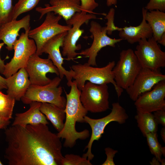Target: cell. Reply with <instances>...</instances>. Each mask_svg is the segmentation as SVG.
<instances>
[{
  "label": "cell",
  "instance_id": "cell-5",
  "mask_svg": "<svg viewBox=\"0 0 165 165\" xmlns=\"http://www.w3.org/2000/svg\"><path fill=\"white\" fill-rule=\"evenodd\" d=\"M112 106L111 112L102 118L93 119L86 116L84 117L85 123H88L91 127L92 133L89 141L85 148V150L87 149V152L82 156L90 161L94 157L91 152L93 143L94 141H98L101 137L106 126L113 121L120 124H123L129 117L125 109L118 102L113 103Z\"/></svg>",
  "mask_w": 165,
  "mask_h": 165
},
{
  "label": "cell",
  "instance_id": "cell-34",
  "mask_svg": "<svg viewBox=\"0 0 165 165\" xmlns=\"http://www.w3.org/2000/svg\"><path fill=\"white\" fill-rule=\"evenodd\" d=\"M153 115L157 123L165 127V109L155 112Z\"/></svg>",
  "mask_w": 165,
  "mask_h": 165
},
{
  "label": "cell",
  "instance_id": "cell-37",
  "mask_svg": "<svg viewBox=\"0 0 165 165\" xmlns=\"http://www.w3.org/2000/svg\"><path fill=\"white\" fill-rule=\"evenodd\" d=\"M7 88L6 78H4L0 75V90Z\"/></svg>",
  "mask_w": 165,
  "mask_h": 165
},
{
  "label": "cell",
  "instance_id": "cell-31",
  "mask_svg": "<svg viewBox=\"0 0 165 165\" xmlns=\"http://www.w3.org/2000/svg\"><path fill=\"white\" fill-rule=\"evenodd\" d=\"M81 12L89 13H94L93 11L98 6V4L95 0H80Z\"/></svg>",
  "mask_w": 165,
  "mask_h": 165
},
{
  "label": "cell",
  "instance_id": "cell-27",
  "mask_svg": "<svg viewBox=\"0 0 165 165\" xmlns=\"http://www.w3.org/2000/svg\"><path fill=\"white\" fill-rule=\"evenodd\" d=\"M40 0H18L13 8L11 20H16L21 14L34 9Z\"/></svg>",
  "mask_w": 165,
  "mask_h": 165
},
{
  "label": "cell",
  "instance_id": "cell-4",
  "mask_svg": "<svg viewBox=\"0 0 165 165\" xmlns=\"http://www.w3.org/2000/svg\"><path fill=\"white\" fill-rule=\"evenodd\" d=\"M61 79L57 76L51 79L46 85L31 84L21 100L24 104H29L34 101L47 103L64 109L66 100L61 96L62 87L59 86Z\"/></svg>",
  "mask_w": 165,
  "mask_h": 165
},
{
  "label": "cell",
  "instance_id": "cell-42",
  "mask_svg": "<svg viewBox=\"0 0 165 165\" xmlns=\"http://www.w3.org/2000/svg\"><path fill=\"white\" fill-rule=\"evenodd\" d=\"M160 162H161L162 165H165V160L164 159H161Z\"/></svg>",
  "mask_w": 165,
  "mask_h": 165
},
{
  "label": "cell",
  "instance_id": "cell-19",
  "mask_svg": "<svg viewBox=\"0 0 165 165\" xmlns=\"http://www.w3.org/2000/svg\"><path fill=\"white\" fill-rule=\"evenodd\" d=\"M144 7L142 9V19L140 24L136 26H126L118 28L119 35L120 38L127 40L130 44L138 42L143 38L148 39L152 37V31L151 27L145 19L147 11Z\"/></svg>",
  "mask_w": 165,
  "mask_h": 165
},
{
  "label": "cell",
  "instance_id": "cell-22",
  "mask_svg": "<svg viewBox=\"0 0 165 165\" xmlns=\"http://www.w3.org/2000/svg\"><path fill=\"white\" fill-rule=\"evenodd\" d=\"M40 110L58 132L61 130L64 126V121L65 118L64 109L51 104L41 103Z\"/></svg>",
  "mask_w": 165,
  "mask_h": 165
},
{
  "label": "cell",
  "instance_id": "cell-11",
  "mask_svg": "<svg viewBox=\"0 0 165 165\" xmlns=\"http://www.w3.org/2000/svg\"><path fill=\"white\" fill-rule=\"evenodd\" d=\"M134 53L142 68L158 70L165 66V52L152 37L138 42Z\"/></svg>",
  "mask_w": 165,
  "mask_h": 165
},
{
  "label": "cell",
  "instance_id": "cell-21",
  "mask_svg": "<svg viewBox=\"0 0 165 165\" xmlns=\"http://www.w3.org/2000/svg\"><path fill=\"white\" fill-rule=\"evenodd\" d=\"M41 104L38 102H32L29 104L30 108L27 111L16 114L12 125L25 127L29 124H49L46 117L40 110Z\"/></svg>",
  "mask_w": 165,
  "mask_h": 165
},
{
  "label": "cell",
  "instance_id": "cell-6",
  "mask_svg": "<svg viewBox=\"0 0 165 165\" xmlns=\"http://www.w3.org/2000/svg\"><path fill=\"white\" fill-rule=\"evenodd\" d=\"M142 68L133 50H122L112 70L116 84L126 90L133 83Z\"/></svg>",
  "mask_w": 165,
  "mask_h": 165
},
{
  "label": "cell",
  "instance_id": "cell-32",
  "mask_svg": "<svg viewBox=\"0 0 165 165\" xmlns=\"http://www.w3.org/2000/svg\"><path fill=\"white\" fill-rule=\"evenodd\" d=\"M144 8L149 11L158 10L164 12L165 0H150Z\"/></svg>",
  "mask_w": 165,
  "mask_h": 165
},
{
  "label": "cell",
  "instance_id": "cell-35",
  "mask_svg": "<svg viewBox=\"0 0 165 165\" xmlns=\"http://www.w3.org/2000/svg\"><path fill=\"white\" fill-rule=\"evenodd\" d=\"M10 120L0 116V130L7 128L10 123Z\"/></svg>",
  "mask_w": 165,
  "mask_h": 165
},
{
  "label": "cell",
  "instance_id": "cell-17",
  "mask_svg": "<svg viewBox=\"0 0 165 165\" xmlns=\"http://www.w3.org/2000/svg\"><path fill=\"white\" fill-rule=\"evenodd\" d=\"M50 4H46L45 7L36 8V11L40 13L39 19L47 13L53 12L58 15L66 21L70 19L76 13H80V0H50Z\"/></svg>",
  "mask_w": 165,
  "mask_h": 165
},
{
  "label": "cell",
  "instance_id": "cell-43",
  "mask_svg": "<svg viewBox=\"0 0 165 165\" xmlns=\"http://www.w3.org/2000/svg\"><path fill=\"white\" fill-rule=\"evenodd\" d=\"M3 165V163H2L1 161L0 160V165Z\"/></svg>",
  "mask_w": 165,
  "mask_h": 165
},
{
  "label": "cell",
  "instance_id": "cell-36",
  "mask_svg": "<svg viewBox=\"0 0 165 165\" xmlns=\"http://www.w3.org/2000/svg\"><path fill=\"white\" fill-rule=\"evenodd\" d=\"M4 43L2 42L0 43V51ZM5 64L4 60L1 59L0 56V73L3 74L5 68Z\"/></svg>",
  "mask_w": 165,
  "mask_h": 165
},
{
  "label": "cell",
  "instance_id": "cell-10",
  "mask_svg": "<svg viewBox=\"0 0 165 165\" xmlns=\"http://www.w3.org/2000/svg\"><path fill=\"white\" fill-rule=\"evenodd\" d=\"M109 96L107 84H97L88 81L81 90L80 99L88 112L100 113L109 108Z\"/></svg>",
  "mask_w": 165,
  "mask_h": 165
},
{
  "label": "cell",
  "instance_id": "cell-1",
  "mask_svg": "<svg viewBox=\"0 0 165 165\" xmlns=\"http://www.w3.org/2000/svg\"><path fill=\"white\" fill-rule=\"evenodd\" d=\"M9 165H61L62 145L47 125L12 126L5 129Z\"/></svg>",
  "mask_w": 165,
  "mask_h": 165
},
{
  "label": "cell",
  "instance_id": "cell-18",
  "mask_svg": "<svg viewBox=\"0 0 165 165\" xmlns=\"http://www.w3.org/2000/svg\"><path fill=\"white\" fill-rule=\"evenodd\" d=\"M31 16L27 15L21 19L11 20L3 24L0 28V41L6 45V48L9 51L13 50V45L20 36L19 31L22 28L25 31L31 29Z\"/></svg>",
  "mask_w": 165,
  "mask_h": 165
},
{
  "label": "cell",
  "instance_id": "cell-14",
  "mask_svg": "<svg viewBox=\"0 0 165 165\" xmlns=\"http://www.w3.org/2000/svg\"><path fill=\"white\" fill-rule=\"evenodd\" d=\"M165 80V75L159 71L142 68L133 83L126 90L130 98L135 101L142 94L151 90L159 82Z\"/></svg>",
  "mask_w": 165,
  "mask_h": 165
},
{
  "label": "cell",
  "instance_id": "cell-24",
  "mask_svg": "<svg viewBox=\"0 0 165 165\" xmlns=\"http://www.w3.org/2000/svg\"><path fill=\"white\" fill-rule=\"evenodd\" d=\"M135 118L138 127L144 137L149 133L157 132L158 124L152 113L137 110Z\"/></svg>",
  "mask_w": 165,
  "mask_h": 165
},
{
  "label": "cell",
  "instance_id": "cell-26",
  "mask_svg": "<svg viewBox=\"0 0 165 165\" xmlns=\"http://www.w3.org/2000/svg\"><path fill=\"white\" fill-rule=\"evenodd\" d=\"M15 101L13 98L0 91V116L10 119Z\"/></svg>",
  "mask_w": 165,
  "mask_h": 165
},
{
  "label": "cell",
  "instance_id": "cell-39",
  "mask_svg": "<svg viewBox=\"0 0 165 165\" xmlns=\"http://www.w3.org/2000/svg\"><path fill=\"white\" fill-rule=\"evenodd\" d=\"M117 3V0H106V4L109 7L112 5H116Z\"/></svg>",
  "mask_w": 165,
  "mask_h": 165
},
{
  "label": "cell",
  "instance_id": "cell-40",
  "mask_svg": "<svg viewBox=\"0 0 165 165\" xmlns=\"http://www.w3.org/2000/svg\"><path fill=\"white\" fill-rule=\"evenodd\" d=\"M161 137L164 143H165V127H163L160 131Z\"/></svg>",
  "mask_w": 165,
  "mask_h": 165
},
{
  "label": "cell",
  "instance_id": "cell-23",
  "mask_svg": "<svg viewBox=\"0 0 165 165\" xmlns=\"http://www.w3.org/2000/svg\"><path fill=\"white\" fill-rule=\"evenodd\" d=\"M145 19L151 28L152 37L157 42L165 32V13L158 10L147 11Z\"/></svg>",
  "mask_w": 165,
  "mask_h": 165
},
{
  "label": "cell",
  "instance_id": "cell-3",
  "mask_svg": "<svg viewBox=\"0 0 165 165\" xmlns=\"http://www.w3.org/2000/svg\"><path fill=\"white\" fill-rule=\"evenodd\" d=\"M116 64L114 61L109 62L101 68L94 67L87 63L73 65L70 67L73 72L72 78L76 82L78 89L80 90L88 81L97 84L111 83L114 86L119 98L123 92V89L119 87L115 80L113 69Z\"/></svg>",
  "mask_w": 165,
  "mask_h": 165
},
{
  "label": "cell",
  "instance_id": "cell-30",
  "mask_svg": "<svg viewBox=\"0 0 165 165\" xmlns=\"http://www.w3.org/2000/svg\"><path fill=\"white\" fill-rule=\"evenodd\" d=\"M115 14V10L113 8L110 9L108 14H106L105 18L107 19L108 21L106 23L107 26V33L108 35L112 34L113 31L117 30L118 27L116 26L114 23V17Z\"/></svg>",
  "mask_w": 165,
  "mask_h": 165
},
{
  "label": "cell",
  "instance_id": "cell-16",
  "mask_svg": "<svg viewBox=\"0 0 165 165\" xmlns=\"http://www.w3.org/2000/svg\"><path fill=\"white\" fill-rule=\"evenodd\" d=\"M165 80L155 85L150 90L140 95L135 101L137 110L152 113L165 109Z\"/></svg>",
  "mask_w": 165,
  "mask_h": 165
},
{
  "label": "cell",
  "instance_id": "cell-20",
  "mask_svg": "<svg viewBox=\"0 0 165 165\" xmlns=\"http://www.w3.org/2000/svg\"><path fill=\"white\" fill-rule=\"evenodd\" d=\"M7 94L20 101L24 96L31 84L28 73L25 68L6 78Z\"/></svg>",
  "mask_w": 165,
  "mask_h": 165
},
{
  "label": "cell",
  "instance_id": "cell-33",
  "mask_svg": "<svg viewBox=\"0 0 165 165\" xmlns=\"http://www.w3.org/2000/svg\"><path fill=\"white\" fill-rule=\"evenodd\" d=\"M105 150L107 156V158L102 165H115V164L113 161V158L116 154L118 152V151L114 150L109 147L105 148Z\"/></svg>",
  "mask_w": 165,
  "mask_h": 165
},
{
  "label": "cell",
  "instance_id": "cell-29",
  "mask_svg": "<svg viewBox=\"0 0 165 165\" xmlns=\"http://www.w3.org/2000/svg\"><path fill=\"white\" fill-rule=\"evenodd\" d=\"M87 159L74 154H67L62 160L61 165H92Z\"/></svg>",
  "mask_w": 165,
  "mask_h": 165
},
{
  "label": "cell",
  "instance_id": "cell-9",
  "mask_svg": "<svg viewBox=\"0 0 165 165\" xmlns=\"http://www.w3.org/2000/svg\"><path fill=\"white\" fill-rule=\"evenodd\" d=\"M43 22L38 27L30 30L28 37L34 40L37 46L36 53L41 55L44 44L49 39L61 33L68 31L72 27L70 25H63L59 23L62 18L59 15L56 16L53 12L46 14Z\"/></svg>",
  "mask_w": 165,
  "mask_h": 165
},
{
  "label": "cell",
  "instance_id": "cell-38",
  "mask_svg": "<svg viewBox=\"0 0 165 165\" xmlns=\"http://www.w3.org/2000/svg\"><path fill=\"white\" fill-rule=\"evenodd\" d=\"M157 42L163 46H165V32L162 34L160 40Z\"/></svg>",
  "mask_w": 165,
  "mask_h": 165
},
{
  "label": "cell",
  "instance_id": "cell-7",
  "mask_svg": "<svg viewBox=\"0 0 165 165\" xmlns=\"http://www.w3.org/2000/svg\"><path fill=\"white\" fill-rule=\"evenodd\" d=\"M29 29L22 32L13 45L14 54L9 63L5 64L2 74L7 78L22 68H25L31 56L36 53L37 46L34 40L28 36Z\"/></svg>",
  "mask_w": 165,
  "mask_h": 165
},
{
  "label": "cell",
  "instance_id": "cell-41",
  "mask_svg": "<svg viewBox=\"0 0 165 165\" xmlns=\"http://www.w3.org/2000/svg\"><path fill=\"white\" fill-rule=\"evenodd\" d=\"M159 162V161L154 157L152 160L151 164L152 165H160Z\"/></svg>",
  "mask_w": 165,
  "mask_h": 165
},
{
  "label": "cell",
  "instance_id": "cell-13",
  "mask_svg": "<svg viewBox=\"0 0 165 165\" xmlns=\"http://www.w3.org/2000/svg\"><path fill=\"white\" fill-rule=\"evenodd\" d=\"M25 68L31 84L44 86L48 84L51 80L46 76L49 73L59 75L57 68L50 59L42 58L36 53L31 56Z\"/></svg>",
  "mask_w": 165,
  "mask_h": 165
},
{
  "label": "cell",
  "instance_id": "cell-8",
  "mask_svg": "<svg viewBox=\"0 0 165 165\" xmlns=\"http://www.w3.org/2000/svg\"><path fill=\"white\" fill-rule=\"evenodd\" d=\"M96 19L97 18L93 14L81 12L76 13L70 19L66 21L67 25L72 26L67 31L62 47V55L67 57V60H73L78 55L76 51L81 48L80 45H76L84 31L83 30L80 29L81 26L83 24L88 23L89 20Z\"/></svg>",
  "mask_w": 165,
  "mask_h": 165
},
{
  "label": "cell",
  "instance_id": "cell-28",
  "mask_svg": "<svg viewBox=\"0 0 165 165\" xmlns=\"http://www.w3.org/2000/svg\"><path fill=\"white\" fill-rule=\"evenodd\" d=\"M13 7L12 0H0V28L11 20Z\"/></svg>",
  "mask_w": 165,
  "mask_h": 165
},
{
  "label": "cell",
  "instance_id": "cell-12",
  "mask_svg": "<svg viewBox=\"0 0 165 165\" xmlns=\"http://www.w3.org/2000/svg\"><path fill=\"white\" fill-rule=\"evenodd\" d=\"M90 31L93 37L91 46L78 53V55L88 58L87 63L93 66H97L96 58L98 53L103 48L106 46L115 47L116 44L121 41L122 38H112L107 35L106 27H102L97 22L90 23Z\"/></svg>",
  "mask_w": 165,
  "mask_h": 165
},
{
  "label": "cell",
  "instance_id": "cell-15",
  "mask_svg": "<svg viewBox=\"0 0 165 165\" xmlns=\"http://www.w3.org/2000/svg\"><path fill=\"white\" fill-rule=\"evenodd\" d=\"M67 31L59 34L48 40L43 46L42 53L48 54V58L53 62L57 68L59 72V76L62 79L64 76L67 80V85L70 87L72 81L73 71L71 69L67 70L63 66L64 59L60 51V47H62L64 38Z\"/></svg>",
  "mask_w": 165,
  "mask_h": 165
},
{
  "label": "cell",
  "instance_id": "cell-2",
  "mask_svg": "<svg viewBox=\"0 0 165 165\" xmlns=\"http://www.w3.org/2000/svg\"><path fill=\"white\" fill-rule=\"evenodd\" d=\"M70 91L69 93L65 91L66 96V104L64 110L65 121L61 131L57 134L62 139H65L64 146L72 148L76 144L78 139L83 140L90 136L89 131L85 129L78 132L75 129L76 122L85 123L84 117L88 111L82 105L80 100L81 90L73 80L70 85Z\"/></svg>",
  "mask_w": 165,
  "mask_h": 165
},
{
  "label": "cell",
  "instance_id": "cell-25",
  "mask_svg": "<svg viewBox=\"0 0 165 165\" xmlns=\"http://www.w3.org/2000/svg\"><path fill=\"white\" fill-rule=\"evenodd\" d=\"M145 137L151 153L160 162L162 155L165 156V147H162L159 143L157 132L149 133Z\"/></svg>",
  "mask_w": 165,
  "mask_h": 165
}]
</instances>
